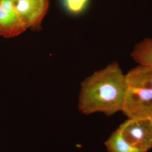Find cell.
<instances>
[{
	"instance_id": "cell-10",
	"label": "cell",
	"mask_w": 152,
	"mask_h": 152,
	"mask_svg": "<svg viewBox=\"0 0 152 152\" xmlns=\"http://www.w3.org/2000/svg\"><path fill=\"white\" fill-rule=\"evenodd\" d=\"M151 118V121H152V115H151V118Z\"/></svg>"
},
{
	"instance_id": "cell-7",
	"label": "cell",
	"mask_w": 152,
	"mask_h": 152,
	"mask_svg": "<svg viewBox=\"0 0 152 152\" xmlns=\"http://www.w3.org/2000/svg\"><path fill=\"white\" fill-rule=\"evenodd\" d=\"M104 144L108 152H145L127 141L118 128L110 135Z\"/></svg>"
},
{
	"instance_id": "cell-11",
	"label": "cell",
	"mask_w": 152,
	"mask_h": 152,
	"mask_svg": "<svg viewBox=\"0 0 152 152\" xmlns=\"http://www.w3.org/2000/svg\"><path fill=\"white\" fill-rule=\"evenodd\" d=\"M2 0H0V4H1V2H2Z\"/></svg>"
},
{
	"instance_id": "cell-8",
	"label": "cell",
	"mask_w": 152,
	"mask_h": 152,
	"mask_svg": "<svg viewBox=\"0 0 152 152\" xmlns=\"http://www.w3.org/2000/svg\"><path fill=\"white\" fill-rule=\"evenodd\" d=\"M131 57L137 64L152 65V38L147 37L135 45Z\"/></svg>"
},
{
	"instance_id": "cell-3",
	"label": "cell",
	"mask_w": 152,
	"mask_h": 152,
	"mask_svg": "<svg viewBox=\"0 0 152 152\" xmlns=\"http://www.w3.org/2000/svg\"><path fill=\"white\" fill-rule=\"evenodd\" d=\"M125 139L145 152L152 148V122L150 118L128 119L118 127Z\"/></svg>"
},
{
	"instance_id": "cell-4",
	"label": "cell",
	"mask_w": 152,
	"mask_h": 152,
	"mask_svg": "<svg viewBox=\"0 0 152 152\" xmlns=\"http://www.w3.org/2000/svg\"><path fill=\"white\" fill-rule=\"evenodd\" d=\"M18 16L27 28L38 31L46 15L50 0H12Z\"/></svg>"
},
{
	"instance_id": "cell-5",
	"label": "cell",
	"mask_w": 152,
	"mask_h": 152,
	"mask_svg": "<svg viewBox=\"0 0 152 152\" xmlns=\"http://www.w3.org/2000/svg\"><path fill=\"white\" fill-rule=\"evenodd\" d=\"M27 29L15 10L12 0H2L0 4V36L14 38Z\"/></svg>"
},
{
	"instance_id": "cell-1",
	"label": "cell",
	"mask_w": 152,
	"mask_h": 152,
	"mask_svg": "<svg viewBox=\"0 0 152 152\" xmlns=\"http://www.w3.org/2000/svg\"><path fill=\"white\" fill-rule=\"evenodd\" d=\"M128 87L120 64L114 61L82 82L78 109L85 115L112 116L121 112Z\"/></svg>"
},
{
	"instance_id": "cell-2",
	"label": "cell",
	"mask_w": 152,
	"mask_h": 152,
	"mask_svg": "<svg viewBox=\"0 0 152 152\" xmlns=\"http://www.w3.org/2000/svg\"><path fill=\"white\" fill-rule=\"evenodd\" d=\"M121 112L128 119L151 118L152 90L128 87Z\"/></svg>"
},
{
	"instance_id": "cell-6",
	"label": "cell",
	"mask_w": 152,
	"mask_h": 152,
	"mask_svg": "<svg viewBox=\"0 0 152 152\" xmlns=\"http://www.w3.org/2000/svg\"><path fill=\"white\" fill-rule=\"evenodd\" d=\"M125 76L129 87L152 90V65L137 64Z\"/></svg>"
},
{
	"instance_id": "cell-9",
	"label": "cell",
	"mask_w": 152,
	"mask_h": 152,
	"mask_svg": "<svg viewBox=\"0 0 152 152\" xmlns=\"http://www.w3.org/2000/svg\"><path fill=\"white\" fill-rule=\"evenodd\" d=\"M90 0H63L66 10L74 15H78L87 9Z\"/></svg>"
}]
</instances>
